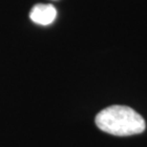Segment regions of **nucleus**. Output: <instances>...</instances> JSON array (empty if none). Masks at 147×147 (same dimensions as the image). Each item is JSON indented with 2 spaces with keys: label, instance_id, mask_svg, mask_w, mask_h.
<instances>
[{
  "label": "nucleus",
  "instance_id": "1",
  "mask_svg": "<svg viewBox=\"0 0 147 147\" xmlns=\"http://www.w3.org/2000/svg\"><path fill=\"white\" fill-rule=\"evenodd\" d=\"M96 124L105 133L119 137L140 134L146 126L139 113L122 105H113L100 111L96 117Z\"/></svg>",
  "mask_w": 147,
  "mask_h": 147
},
{
  "label": "nucleus",
  "instance_id": "2",
  "mask_svg": "<svg viewBox=\"0 0 147 147\" xmlns=\"http://www.w3.org/2000/svg\"><path fill=\"white\" fill-rule=\"evenodd\" d=\"M57 17V10L51 4H37L32 9L30 18L36 24L50 25Z\"/></svg>",
  "mask_w": 147,
  "mask_h": 147
}]
</instances>
